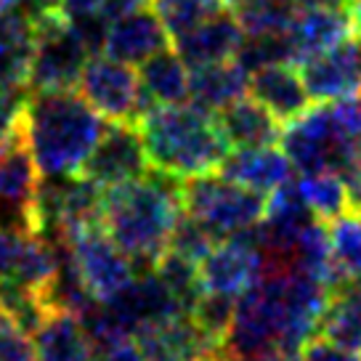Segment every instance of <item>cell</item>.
<instances>
[{
  "instance_id": "25",
  "label": "cell",
  "mask_w": 361,
  "mask_h": 361,
  "mask_svg": "<svg viewBox=\"0 0 361 361\" xmlns=\"http://www.w3.org/2000/svg\"><path fill=\"white\" fill-rule=\"evenodd\" d=\"M149 3L173 40L207 22L218 11L228 8L226 0H149Z\"/></svg>"
},
{
  "instance_id": "27",
  "label": "cell",
  "mask_w": 361,
  "mask_h": 361,
  "mask_svg": "<svg viewBox=\"0 0 361 361\" xmlns=\"http://www.w3.org/2000/svg\"><path fill=\"white\" fill-rule=\"evenodd\" d=\"M332 260L345 279H361V215L348 213L327 224Z\"/></svg>"
},
{
  "instance_id": "23",
  "label": "cell",
  "mask_w": 361,
  "mask_h": 361,
  "mask_svg": "<svg viewBox=\"0 0 361 361\" xmlns=\"http://www.w3.org/2000/svg\"><path fill=\"white\" fill-rule=\"evenodd\" d=\"M298 186H300L305 207L322 224H332V221L350 213L348 189L338 173H332V170L311 173V176H303L298 180Z\"/></svg>"
},
{
  "instance_id": "9",
  "label": "cell",
  "mask_w": 361,
  "mask_h": 361,
  "mask_svg": "<svg viewBox=\"0 0 361 361\" xmlns=\"http://www.w3.org/2000/svg\"><path fill=\"white\" fill-rule=\"evenodd\" d=\"M152 165L144 147V135L138 130V123H109L99 144L93 147L90 157L80 170V176L99 183L104 189L120 186L128 180L144 178Z\"/></svg>"
},
{
  "instance_id": "35",
  "label": "cell",
  "mask_w": 361,
  "mask_h": 361,
  "mask_svg": "<svg viewBox=\"0 0 361 361\" xmlns=\"http://www.w3.org/2000/svg\"><path fill=\"white\" fill-rule=\"evenodd\" d=\"M104 6V0H64L61 11L67 16H85V13H99Z\"/></svg>"
},
{
  "instance_id": "4",
  "label": "cell",
  "mask_w": 361,
  "mask_h": 361,
  "mask_svg": "<svg viewBox=\"0 0 361 361\" xmlns=\"http://www.w3.org/2000/svg\"><path fill=\"white\" fill-rule=\"evenodd\" d=\"M35 48L27 72V93L78 88L90 61V48L61 8H32Z\"/></svg>"
},
{
  "instance_id": "13",
  "label": "cell",
  "mask_w": 361,
  "mask_h": 361,
  "mask_svg": "<svg viewBox=\"0 0 361 361\" xmlns=\"http://www.w3.org/2000/svg\"><path fill=\"white\" fill-rule=\"evenodd\" d=\"M173 37L159 22L154 11L147 6L135 8L130 13H123L120 19L109 22L106 37H104V56L125 61V64H144L154 54L170 48Z\"/></svg>"
},
{
  "instance_id": "6",
  "label": "cell",
  "mask_w": 361,
  "mask_h": 361,
  "mask_svg": "<svg viewBox=\"0 0 361 361\" xmlns=\"http://www.w3.org/2000/svg\"><path fill=\"white\" fill-rule=\"evenodd\" d=\"M61 242H67L69 258L75 263L80 279L99 303L114 298L135 276L133 260L114 245L104 226L82 228Z\"/></svg>"
},
{
  "instance_id": "21",
  "label": "cell",
  "mask_w": 361,
  "mask_h": 361,
  "mask_svg": "<svg viewBox=\"0 0 361 361\" xmlns=\"http://www.w3.org/2000/svg\"><path fill=\"white\" fill-rule=\"evenodd\" d=\"M141 80V93L152 106H173V104H186L189 99V67L178 56V51H159L152 59L141 64L138 72Z\"/></svg>"
},
{
  "instance_id": "39",
  "label": "cell",
  "mask_w": 361,
  "mask_h": 361,
  "mask_svg": "<svg viewBox=\"0 0 361 361\" xmlns=\"http://www.w3.org/2000/svg\"><path fill=\"white\" fill-rule=\"evenodd\" d=\"M200 361H228L226 356H207V359H200Z\"/></svg>"
},
{
  "instance_id": "28",
  "label": "cell",
  "mask_w": 361,
  "mask_h": 361,
  "mask_svg": "<svg viewBox=\"0 0 361 361\" xmlns=\"http://www.w3.org/2000/svg\"><path fill=\"white\" fill-rule=\"evenodd\" d=\"M234 314H237V298L234 295L207 293V290H202V295L194 300L192 311H189L194 324L210 340H215L221 348H224V340L231 329Z\"/></svg>"
},
{
  "instance_id": "2",
  "label": "cell",
  "mask_w": 361,
  "mask_h": 361,
  "mask_svg": "<svg viewBox=\"0 0 361 361\" xmlns=\"http://www.w3.org/2000/svg\"><path fill=\"white\" fill-rule=\"evenodd\" d=\"M180 213V180L157 170H149L144 178L104 189L102 226L114 245L133 260L138 274L154 271L168 250Z\"/></svg>"
},
{
  "instance_id": "24",
  "label": "cell",
  "mask_w": 361,
  "mask_h": 361,
  "mask_svg": "<svg viewBox=\"0 0 361 361\" xmlns=\"http://www.w3.org/2000/svg\"><path fill=\"white\" fill-rule=\"evenodd\" d=\"M239 27L245 35H269L287 32L295 16L300 13L298 0H237L234 6Z\"/></svg>"
},
{
  "instance_id": "5",
  "label": "cell",
  "mask_w": 361,
  "mask_h": 361,
  "mask_svg": "<svg viewBox=\"0 0 361 361\" xmlns=\"http://www.w3.org/2000/svg\"><path fill=\"white\" fill-rule=\"evenodd\" d=\"M266 202L269 194L224 178L218 170L180 180L183 210L200 218L218 239L255 228L266 215Z\"/></svg>"
},
{
  "instance_id": "41",
  "label": "cell",
  "mask_w": 361,
  "mask_h": 361,
  "mask_svg": "<svg viewBox=\"0 0 361 361\" xmlns=\"http://www.w3.org/2000/svg\"><path fill=\"white\" fill-rule=\"evenodd\" d=\"M226 3H228V6H234V3H237V0H226Z\"/></svg>"
},
{
  "instance_id": "1",
  "label": "cell",
  "mask_w": 361,
  "mask_h": 361,
  "mask_svg": "<svg viewBox=\"0 0 361 361\" xmlns=\"http://www.w3.org/2000/svg\"><path fill=\"white\" fill-rule=\"evenodd\" d=\"M19 125L43 178L78 176L106 130L78 88L27 93Z\"/></svg>"
},
{
  "instance_id": "42",
  "label": "cell",
  "mask_w": 361,
  "mask_h": 361,
  "mask_svg": "<svg viewBox=\"0 0 361 361\" xmlns=\"http://www.w3.org/2000/svg\"><path fill=\"white\" fill-rule=\"evenodd\" d=\"M359 215H361V213H359Z\"/></svg>"
},
{
  "instance_id": "37",
  "label": "cell",
  "mask_w": 361,
  "mask_h": 361,
  "mask_svg": "<svg viewBox=\"0 0 361 361\" xmlns=\"http://www.w3.org/2000/svg\"><path fill=\"white\" fill-rule=\"evenodd\" d=\"M32 8H61L64 0H27Z\"/></svg>"
},
{
  "instance_id": "34",
  "label": "cell",
  "mask_w": 361,
  "mask_h": 361,
  "mask_svg": "<svg viewBox=\"0 0 361 361\" xmlns=\"http://www.w3.org/2000/svg\"><path fill=\"white\" fill-rule=\"evenodd\" d=\"M96 361H149L144 356V350L141 345L135 343L133 335H128V338H120L114 340L112 345H106L96 353Z\"/></svg>"
},
{
  "instance_id": "22",
  "label": "cell",
  "mask_w": 361,
  "mask_h": 361,
  "mask_svg": "<svg viewBox=\"0 0 361 361\" xmlns=\"http://www.w3.org/2000/svg\"><path fill=\"white\" fill-rule=\"evenodd\" d=\"M316 335L340 348L361 353V279H348L329 293Z\"/></svg>"
},
{
  "instance_id": "40",
  "label": "cell",
  "mask_w": 361,
  "mask_h": 361,
  "mask_svg": "<svg viewBox=\"0 0 361 361\" xmlns=\"http://www.w3.org/2000/svg\"><path fill=\"white\" fill-rule=\"evenodd\" d=\"M266 361H295V359H287V356H271V359Z\"/></svg>"
},
{
  "instance_id": "14",
  "label": "cell",
  "mask_w": 361,
  "mask_h": 361,
  "mask_svg": "<svg viewBox=\"0 0 361 361\" xmlns=\"http://www.w3.org/2000/svg\"><path fill=\"white\" fill-rule=\"evenodd\" d=\"M242 43H245V30L239 27L237 13L231 6L173 40L178 56L192 69L237 59Z\"/></svg>"
},
{
  "instance_id": "17",
  "label": "cell",
  "mask_w": 361,
  "mask_h": 361,
  "mask_svg": "<svg viewBox=\"0 0 361 361\" xmlns=\"http://www.w3.org/2000/svg\"><path fill=\"white\" fill-rule=\"evenodd\" d=\"M298 64L356 37V16L340 8H300L290 27Z\"/></svg>"
},
{
  "instance_id": "12",
  "label": "cell",
  "mask_w": 361,
  "mask_h": 361,
  "mask_svg": "<svg viewBox=\"0 0 361 361\" xmlns=\"http://www.w3.org/2000/svg\"><path fill=\"white\" fill-rule=\"evenodd\" d=\"M133 338L149 361H200L207 356H224V348L186 314L135 329Z\"/></svg>"
},
{
  "instance_id": "26",
  "label": "cell",
  "mask_w": 361,
  "mask_h": 361,
  "mask_svg": "<svg viewBox=\"0 0 361 361\" xmlns=\"http://www.w3.org/2000/svg\"><path fill=\"white\" fill-rule=\"evenodd\" d=\"M237 61L250 75L255 69L271 67V64H298L295 45L287 32H269V35H245V43L239 48Z\"/></svg>"
},
{
  "instance_id": "33",
  "label": "cell",
  "mask_w": 361,
  "mask_h": 361,
  "mask_svg": "<svg viewBox=\"0 0 361 361\" xmlns=\"http://www.w3.org/2000/svg\"><path fill=\"white\" fill-rule=\"evenodd\" d=\"M298 361H361V353L348 350V348H340V345H335V343H329V340L316 335V338H311L303 345Z\"/></svg>"
},
{
  "instance_id": "36",
  "label": "cell",
  "mask_w": 361,
  "mask_h": 361,
  "mask_svg": "<svg viewBox=\"0 0 361 361\" xmlns=\"http://www.w3.org/2000/svg\"><path fill=\"white\" fill-rule=\"evenodd\" d=\"M300 8H340V11H353L356 0H298Z\"/></svg>"
},
{
  "instance_id": "29",
  "label": "cell",
  "mask_w": 361,
  "mask_h": 361,
  "mask_svg": "<svg viewBox=\"0 0 361 361\" xmlns=\"http://www.w3.org/2000/svg\"><path fill=\"white\" fill-rule=\"evenodd\" d=\"M154 274L173 290V295H176L180 300V305H183V311L189 314L194 300L202 295L200 263L183 258V255L173 252V250H165V255H162V258L157 260V266H154Z\"/></svg>"
},
{
  "instance_id": "7",
  "label": "cell",
  "mask_w": 361,
  "mask_h": 361,
  "mask_svg": "<svg viewBox=\"0 0 361 361\" xmlns=\"http://www.w3.org/2000/svg\"><path fill=\"white\" fill-rule=\"evenodd\" d=\"M43 176L27 147L22 125L0 141V226H13L32 234L35 207Z\"/></svg>"
},
{
  "instance_id": "8",
  "label": "cell",
  "mask_w": 361,
  "mask_h": 361,
  "mask_svg": "<svg viewBox=\"0 0 361 361\" xmlns=\"http://www.w3.org/2000/svg\"><path fill=\"white\" fill-rule=\"evenodd\" d=\"M78 90L104 120H112V123H125V120L135 123L138 120L141 80H138L133 64L96 54L82 69Z\"/></svg>"
},
{
  "instance_id": "31",
  "label": "cell",
  "mask_w": 361,
  "mask_h": 361,
  "mask_svg": "<svg viewBox=\"0 0 361 361\" xmlns=\"http://www.w3.org/2000/svg\"><path fill=\"white\" fill-rule=\"evenodd\" d=\"M0 361H37L32 335L0 311Z\"/></svg>"
},
{
  "instance_id": "11",
  "label": "cell",
  "mask_w": 361,
  "mask_h": 361,
  "mask_svg": "<svg viewBox=\"0 0 361 361\" xmlns=\"http://www.w3.org/2000/svg\"><path fill=\"white\" fill-rule=\"evenodd\" d=\"M303 82L316 104H335L361 93V43L350 37L319 56L298 64Z\"/></svg>"
},
{
  "instance_id": "38",
  "label": "cell",
  "mask_w": 361,
  "mask_h": 361,
  "mask_svg": "<svg viewBox=\"0 0 361 361\" xmlns=\"http://www.w3.org/2000/svg\"><path fill=\"white\" fill-rule=\"evenodd\" d=\"M13 3H19V0H0V13L6 11L8 6H13Z\"/></svg>"
},
{
  "instance_id": "10",
  "label": "cell",
  "mask_w": 361,
  "mask_h": 361,
  "mask_svg": "<svg viewBox=\"0 0 361 361\" xmlns=\"http://www.w3.org/2000/svg\"><path fill=\"white\" fill-rule=\"evenodd\" d=\"M260 250L258 226L226 237L200 260V284L207 293L239 295L258 279Z\"/></svg>"
},
{
  "instance_id": "20",
  "label": "cell",
  "mask_w": 361,
  "mask_h": 361,
  "mask_svg": "<svg viewBox=\"0 0 361 361\" xmlns=\"http://www.w3.org/2000/svg\"><path fill=\"white\" fill-rule=\"evenodd\" d=\"M250 93V72L239 67L237 59L192 69L189 99L207 112H221L228 104L245 99Z\"/></svg>"
},
{
  "instance_id": "30",
  "label": "cell",
  "mask_w": 361,
  "mask_h": 361,
  "mask_svg": "<svg viewBox=\"0 0 361 361\" xmlns=\"http://www.w3.org/2000/svg\"><path fill=\"white\" fill-rule=\"evenodd\" d=\"M218 242H221V239L215 237L213 231H210L200 218H194V215H189L186 210H183V213L178 215L176 226H173L168 250L178 252V255H183V258L194 260V263H200Z\"/></svg>"
},
{
  "instance_id": "19",
  "label": "cell",
  "mask_w": 361,
  "mask_h": 361,
  "mask_svg": "<svg viewBox=\"0 0 361 361\" xmlns=\"http://www.w3.org/2000/svg\"><path fill=\"white\" fill-rule=\"evenodd\" d=\"M37 361H96L93 340L80 316L69 311H48L32 332Z\"/></svg>"
},
{
  "instance_id": "16",
  "label": "cell",
  "mask_w": 361,
  "mask_h": 361,
  "mask_svg": "<svg viewBox=\"0 0 361 361\" xmlns=\"http://www.w3.org/2000/svg\"><path fill=\"white\" fill-rule=\"evenodd\" d=\"M224 178L242 183L260 194H271L282 189L284 183L295 180V165L276 147L260 149H231L224 165L218 168Z\"/></svg>"
},
{
  "instance_id": "32",
  "label": "cell",
  "mask_w": 361,
  "mask_h": 361,
  "mask_svg": "<svg viewBox=\"0 0 361 361\" xmlns=\"http://www.w3.org/2000/svg\"><path fill=\"white\" fill-rule=\"evenodd\" d=\"M24 99H27V90L24 88H6V85H0V141H6L16 130L19 117H22Z\"/></svg>"
},
{
  "instance_id": "15",
  "label": "cell",
  "mask_w": 361,
  "mask_h": 361,
  "mask_svg": "<svg viewBox=\"0 0 361 361\" xmlns=\"http://www.w3.org/2000/svg\"><path fill=\"white\" fill-rule=\"evenodd\" d=\"M250 96L284 125L300 120L314 106L298 64H271L255 69L250 75Z\"/></svg>"
},
{
  "instance_id": "3",
  "label": "cell",
  "mask_w": 361,
  "mask_h": 361,
  "mask_svg": "<svg viewBox=\"0 0 361 361\" xmlns=\"http://www.w3.org/2000/svg\"><path fill=\"white\" fill-rule=\"evenodd\" d=\"M152 170L176 180L215 173L228 157V141L215 114L197 104L154 106L138 120Z\"/></svg>"
},
{
  "instance_id": "18",
  "label": "cell",
  "mask_w": 361,
  "mask_h": 361,
  "mask_svg": "<svg viewBox=\"0 0 361 361\" xmlns=\"http://www.w3.org/2000/svg\"><path fill=\"white\" fill-rule=\"evenodd\" d=\"M215 123L231 149L276 147L282 141V123L252 96L215 112Z\"/></svg>"
}]
</instances>
